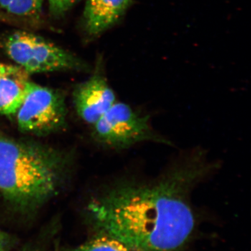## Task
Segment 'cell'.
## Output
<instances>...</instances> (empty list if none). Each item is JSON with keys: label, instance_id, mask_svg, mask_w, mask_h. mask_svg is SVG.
Returning <instances> with one entry per match:
<instances>
[{"label": "cell", "instance_id": "6da1fadb", "mask_svg": "<svg viewBox=\"0 0 251 251\" xmlns=\"http://www.w3.org/2000/svg\"><path fill=\"white\" fill-rule=\"evenodd\" d=\"M211 168L201 155L150 182L123 179L91 203V216L102 234L131 250H178L196 226L190 194Z\"/></svg>", "mask_w": 251, "mask_h": 251}, {"label": "cell", "instance_id": "7a4b0ae2", "mask_svg": "<svg viewBox=\"0 0 251 251\" xmlns=\"http://www.w3.org/2000/svg\"><path fill=\"white\" fill-rule=\"evenodd\" d=\"M62 163L50 150L0 138V193L21 209L39 206L56 193Z\"/></svg>", "mask_w": 251, "mask_h": 251}, {"label": "cell", "instance_id": "3957f363", "mask_svg": "<svg viewBox=\"0 0 251 251\" xmlns=\"http://www.w3.org/2000/svg\"><path fill=\"white\" fill-rule=\"evenodd\" d=\"M149 115L130 105L116 102L93 125L94 134L100 143L116 150H125L145 142L171 145L155 132Z\"/></svg>", "mask_w": 251, "mask_h": 251}, {"label": "cell", "instance_id": "277c9868", "mask_svg": "<svg viewBox=\"0 0 251 251\" xmlns=\"http://www.w3.org/2000/svg\"><path fill=\"white\" fill-rule=\"evenodd\" d=\"M4 49L10 58L29 74L83 67L70 52L27 31H16L8 36Z\"/></svg>", "mask_w": 251, "mask_h": 251}, {"label": "cell", "instance_id": "5b68a950", "mask_svg": "<svg viewBox=\"0 0 251 251\" xmlns=\"http://www.w3.org/2000/svg\"><path fill=\"white\" fill-rule=\"evenodd\" d=\"M16 114L18 127L22 131L47 133L64 123V100L57 91L30 81L25 98Z\"/></svg>", "mask_w": 251, "mask_h": 251}, {"label": "cell", "instance_id": "8992f818", "mask_svg": "<svg viewBox=\"0 0 251 251\" xmlns=\"http://www.w3.org/2000/svg\"><path fill=\"white\" fill-rule=\"evenodd\" d=\"M74 97L79 116L92 126L117 102L115 92L100 69L78 85Z\"/></svg>", "mask_w": 251, "mask_h": 251}, {"label": "cell", "instance_id": "52a82bcc", "mask_svg": "<svg viewBox=\"0 0 251 251\" xmlns=\"http://www.w3.org/2000/svg\"><path fill=\"white\" fill-rule=\"evenodd\" d=\"M132 0H87L84 10L83 23L90 36L102 34L126 14Z\"/></svg>", "mask_w": 251, "mask_h": 251}, {"label": "cell", "instance_id": "ba28073f", "mask_svg": "<svg viewBox=\"0 0 251 251\" xmlns=\"http://www.w3.org/2000/svg\"><path fill=\"white\" fill-rule=\"evenodd\" d=\"M30 82L29 74L18 65L0 63V114L15 115Z\"/></svg>", "mask_w": 251, "mask_h": 251}, {"label": "cell", "instance_id": "9c48e42d", "mask_svg": "<svg viewBox=\"0 0 251 251\" xmlns=\"http://www.w3.org/2000/svg\"><path fill=\"white\" fill-rule=\"evenodd\" d=\"M66 251H134L113 238L103 235Z\"/></svg>", "mask_w": 251, "mask_h": 251}, {"label": "cell", "instance_id": "30bf717a", "mask_svg": "<svg viewBox=\"0 0 251 251\" xmlns=\"http://www.w3.org/2000/svg\"><path fill=\"white\" fill-rule=\"evenodd\" d=\"M6 10L14 16L27 17H37L41 13L34 0H11Z\"/></svg>", "mask_w": 251, "mask_h": 251}, {"label": "cell", "instance_id": "8fae6325", "mask_svg": "<svg viewBox=\"0 0 251 251\" xmlns=\"http://www.w3.org/2000/svg\"><path fill=\"white\" fill-rule=\"evenodd\" d=\"M77 0H48L50 12L55 17H60L74 6Z\"/></svg>", "mask_w": 251, "mask_h": 251}, {"label": "cell", "instance_id": "7c38bea8", "mask_svg": "<svg viewBox=\"0 0 251 251\" xmlns=\"http://www.w3.org/2000/svg\"><path fill=\"white\" fill-rule=\"evenodd\" d=\"M8 240L7 235L0 230V251H4L6 247H7Z\"/></svg>", "mask_w": 251, "mask_h": 251}, {"label": "cell", "instance_id": "4fadbf2b", "mask_svg": "<svg viewBox=\"0 0 251 251\" xmlns=\"http://www.w3.org/2000/svg\"><path fill=\"white\" fill-rule=\"evenodd\" d=\"M11 1V0H0V7L6 9Z\"/></svg>", "mask_w": 251, "mask_h": 251}, {"label": "cell", "instance_id": "5bb4252c", "mask_svg": "<svg viewBox=\"0 0 251 251\" xmlns=\"http://www.w3.org/2000/svg\"><path fill=\"white\" fill-rule=\"evenodd\" d=\"M34 1H35L37 7L41 11V7H42L43 1H44V0H34Z\"/></svg>", "mask_w": 251, "mask_h": 251}]
</instances>
